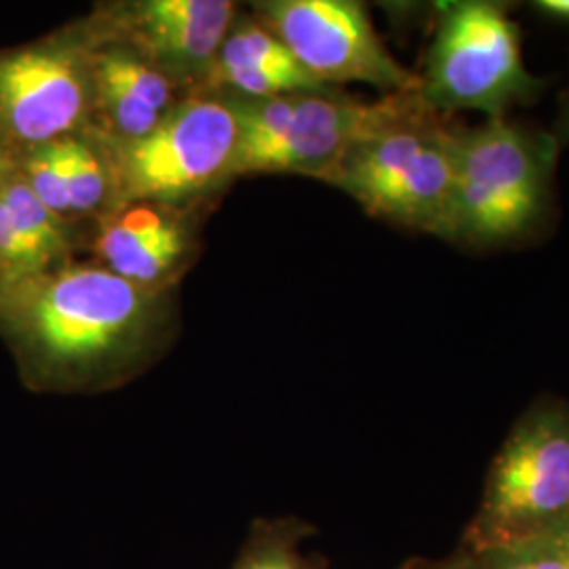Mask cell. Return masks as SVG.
<instances>
[{"mask_svg": "<svg viewBox=\"0 0 569 569\" xmlns=\"http://www.w3.org/2000/svg\"><path fill=\"white\" fill-rule=\"evenodd\" d=\"M533 9L550 20L569 21V0H538Z\"/></svg>", "mask_w": 569, "mask_h": 569, "instance_id": "ffe728a7", "label": "cell"}, {"mask_svg": "<svg viewBox=\"0 0 569 569\" xmlns=\"http://www.w3.org/2000/svg\"><path fill=\"white\" fill-rule=\"evenodd\" d=\"M317 89L329 87L312 79L264 23L239 11L203 91L264 100Z\"/></svg>", "mask_w": 569, "mask_h": 569, "instance_id": "4fadbf2b", "label": "cell"}, {"mask_svg": "<svg viewBox=\"0 0 569 569\" xmlns=\"http://www.w3.org/2000/svg\"><path fill=\"white\" fill-rule=\"evenodd\" d=\"M18 152L0 140V183L18 171Z\"/></svg>", "mask_w": 569, "mask_h": 569, "instance_id": "44dd1931", "label": "cell"}, {"mask_svg": "<svg viewBox=\"0 0 569 569\" xmlns=\"http://www.w3.org/2000/svg\"><path fill=\"white\" fill-rule=\"evenodd\" d=\"M406 569H481V563L475 552L468 550L467 555H460L449 561H439V563H416Z\"/></svg>", "mask_w": 569, "mask_h": 569, "instance_id": "ac0fdd59", "label": "cell"}, {"mask_svg": "<svg viewBox=\"0 0 569 569\" xmlns=\"http://www.w3.org/2000/svg\"><path fill=\"white\" fill-rule=\"evenodd\" d=\"M89 39L81 21L0 53V140L18 154L91 127Z\"/></svg>", "mask_w": 569, "mask_h": 569, "instance_id": "ba28073f", "label": "cell"}, {"mask_svg": "<svg viewBox=\"0 0 569 569\" xmlns=\"http://www.w3.org/2000/svg\"><path fill=\"white\" fill-rule=\"evenodd\" d=\"M226 98L239 121L232 180L293 173L326 182L350 143L382 117L388 103V96L366 102L333 87L264 100Z\"/></svg>", "mask_w": 569, "mask_h": 569, "instance_id": "52a82bcc", "label": "cell"}, {"mask_svg": "<svg viewBox=\"0 0 569 569\" xmlns=\"http://www.w3.org/2000/svg\"><path fill=\"white\" fill-rule=\"evenodd\" d=\"M237 143L239 121L226 96L213 91L186 96L142 140L108 143L117 176V207L140 201L194 207L232 180Z\"/></svg>", "mask_w": 569, "mask_h": 569, "instance_id": "5b68a950", "label": "cell"}, {"mask_svg": "<svg viewBox=\"0 0 569 569\" xmlns=\"http://www.w3.org/2000/svg\"><path fill=\"white\" fill-rule=\"evenodd\" d=\"M470 552L477 555L481 569H569L545 538Z\"/></svg>", "mask_w": 569, "mask_h": 569, "instance_id": "e0dca14e", "label": "cell"}, {"mask_svg": "<svg viewBox=\"0 0 569 569\" xmlns=\"http://www.w3.org/2000/svg\"><path fill=\"white\" fill-rule=\"evenodd\" d=\"M312 531L300 517H258L230 569H323L302 549Z\"/></svg>", "mask_w": 569, "mask_h": 569, "instance_id": "2e32d148", "label": "cell"}, {"mask_svg": "<svg viewBox=\"0 0 569 569\" xmlns=\"http://www.w3.org/2000/svg\"><path fill=\"white\" fill-rule=\"evenodd\" d=\"M81 23L91 60L93 119L89 129L110 146L138 142L173 112L186 93L129 44L103 34L91 18Z\"/></svg>", "mask_w": 569, "mask_h": 569, "instance_id": "7c38bea8", "label": "cell"}, {"mask_svg": "<svg viewBox=\"0 0 569 569\" xmlns=\"http://www.w3.org/2000/svg\"><path fill=\"white\" fill-rule=\"evenodd\" d=\"M569 519V406L538 403L510 428L493 458L470 550L547 536Z\"/></svg>", "mask_w": 569, "mask_h": 569, "instance_id": "8992f818", "label": "cell"}, {"mask_svg": "<svg viewBox=\"0 0 569 569\" xmlns=\"http://www.w3.org/2000/svg\"><path fill=\"white\" fill-rule=\"evenodd\" d=\"M178 333L176 289L68 262L0 287V338L34 392L98 395L140 378Z\"/></svg>", "mask_w": 569, "mask_h": 569, "instance_id": "6da1fadb", "label": "cell"}, {"mask_svg": "<svg viewBox=\"0 0 569 569\" xmlns=\"http://www.w3.org/2000/svg\"><path fill=\"white\" fill-rule=\"evenodd\" d=\"M60 159L66 220L72 226L96 224L117 207V176L106 140L96 131L56 140Z\"/></svg>", "mask_w": 569, "mask_h": 569, "instance_id": "9a60e30c", "label": "cell"}, {"mask_svg": "<svg viewBox=\"0 0 569 569\" xmlns=\"http://www.w3.org/2000/svg\"><path fill=\"white\" fill-rule=\"evenodd\" d=\"M557 150L555 136L507 117L460 129L446 241L489 247L533 230L549 204Z\"/></svg>", "mask_w": 569, "mask_h": 569, "instance_id": "3957f363", "label": "cell"}, {"mask_svg": "<svg viewBox=\"0 0 569 569\" xmlns=\"http://www.w3.org/2000/svg\"><path fill=\"white\" fill-rule=\"evenodd\" d=\"M96 262L131 283L178 289L199 253L194 207L124 203L96 222Z\"/></svg>", "mask_w": 569, "mask_h": 569, "instance_id": "8fae6325", "label": "cell"}, {"mask_svg": "<svg viewBox=\"0 0 569 569\" xmlns=\"http://www.w3.org/2000/svg\"><path fill=\"white\" fill-rule=\"evenodd\" d=\"M458 133L420 91L392 93L382 117L350 143L326 182L378 220L446 239Z\"/></svg>", "mask_w": 569, "mask_h": 569, "instance_id": "7a4b0ae2", "label": "cell"}, {"mask_svg": "<svg viewBox=\"0 0 569 569\" xmlns=\"http://www.w3.org/2000/svg\"><path fill=\"white\" fill-rule=\"evenodd\" d=\"M540 538H545L550 547L561 555V559L568 563L569 568V519Z\"/></svg>", "mask_w": 569, "mask_h": 569, "instance_id": "d6986e66", "label": "cell"}, {"mask_svg": "<svg viewBox=\"0 0 569 569\" xmlns=\"http://www.w3.org/2000/svg\"><path fill=\"white\" fill-rule=\"evenodd\" d=\"M253 18L326 87L361 82L385 96L420 91V77L395 60L361 2L264 0L253 2Z\"/></svg>", "mask_w": 569, "mask_h": 569, "instance_id": "9c48e42d", "label": "cell"}, {"mask_svg": "<svg viewBox=\"0 0 569 569\" xmlns=\"http://www.w3.org/2000/svg\"><path fill=\"white\" fill-rule=\"evenodd\" d=\"M77 244V226L42 203L20 169L0 183V287L72 262Z\"/></svg>", "mask_w": 569, "mask_h": 569, "instance_id": "5bb4252c", "label": "cell"}, {"mask_svg": "<svg viewBox=\"0 0 569 569\" xmlns=\"http://www.w3.org/2000/svg\"><path fill=\"white\" fill-rule=\"evenodd\" d=\"M420 96L437 112H483L507 117L509 108L538 96L526 66L521 32L507 9L489 0H458L439 7L428 47Z\"/></svg>", "mask_w": 569, "mask_h": 569, "instance_id": "277c9868", "label": "cell"}, {"mask_svg": "<svg viewBox=\"0 0 569 569\" xmlns=\"http://www.w3.org/2000/svg\"><path fill=\"white\" fill-rule=\"evenodd\" d=\"M237 16L239 4L230 0H133L108 2L89 18L188 96L203 91Z\"/></svg>", "mask_w": 569, "mask_h": 569, "instance_id": "30bf717a", "label": "cell"}, {"mask_svg": "<svg viewBox=\"0 0 569 569\" xmlns=\"http://www.w3.org/2000/svg\"><path fill=\"white\" fill-rule=\"evenodd\" d=\"M557 142H569V96L568 102L563 106L561 122H559V138H557Z\"/></svg>", "mask_w": 569, "mask_h": 569, "instance_id": "7402d4cb", "label": "cell"}]
</instances>
